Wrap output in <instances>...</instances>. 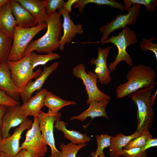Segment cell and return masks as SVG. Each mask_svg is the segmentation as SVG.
Instances as JSON below:
<instances>
[{"mask_svg": "<svg viewBox=\"0 0 157 157\" xmlns=\"http://www.w3.org/2000/svg\"><path fill=\"white\" fill-rule=\"evenodd\" d=\"M61 15L60 13L57 12L48 15L46 22L47 28L46 33L41 38L31 40L27 46L23 57L34 51L48 53H52L59 48L63 29Z\"/></svg>", "mask_w": 157, "mask_h": 157, "instance_id": "obj_1", "label": "cell"}, {"mask_svg": "<svg viewBox=\"0 0 157 157\" xmlns=\"http://www.w3.org/2000/svg\"><path fill=\"white\" fill-rule=\"evenodd\" d=\"M156 74L150 67L143 64L133 66L128 72L127 81L118 85L116 89L117 99H121L140 89L156 84Z\"/></svg>", "mask_w": 157, "mask_h": 157, "instance_id": "obj_2", "label": "cell"}, {"mask_svg": "<svg viewBox=\"0 0 157 157\" xmlns=\"http://www.w3.org/2000/svg\"><path fill=\"white\" fill-rule=\"evenodd\" d=\"M154 86H151L138 90L127 96L131 98L137 106L138 125L136 131L142 133L149 131L154 117L153 106L155 104L157 91L152 94Z\"/></svg>", "mask_w": 157, "mask_h": 157, "instance_id": "obj_3", "label": "cell"}, {"mask_svg": "<svg viewBox=\"0 0 157 157\" xmlns=\"http://www.w3.org/2000/svg\"><path fill=\"white\" fill-rule=\"evenodd\" d=\"M137 42L135 32L129 27L125 26L123 28L122 31L117 35H111L106 40L103 41L86 43H99L105 44L111 43L115 45L118 49V54L114 60L110 63L108 68L110 72L114 71L117 66L120 62L125 61L129 66L132 67L133 63L131 58L126 51L127 47L131 44H135Z\"/></svg>", "mask_w": 157, "mask_h": 157, "instance_id": "obj_4", "label": "cell"}, {"mask_svg": "<svg viewBox=\"0 0 157 157\" xmlns=\"http://www.w3.org/2000/svg\"><path fill=\"white\" fill-rule=\"evenodd\" d=\"M31 53L17 61H7L12 81L19 91L32 79L37 78L42 72L40 68L33 71L30 63Z\"/></svg>", "mask_w": 157, "mask_h": 157, "instance_id": "obj_5", "label": "cell"}, {"mask_svg": "<svg viewBox=\"0 0 157 157\" xmlns=\"http://www.w3.org/2000/svg\"><path fill=\"white\" fill-rule=\"evenodd\" d=\"M47 27L46 23L29 28H21L16 25L11 49L7 60L15 61L22 58L27 46L33 38Z\"/></svg>", "mask_w": 157, "mask_h": 157, "instance_id": "obj_6", "label": "cell"}, {"mask_svg": "<svg viewBox=\"0 0 157 157\" xmlns=\"http://www.w3.org/2000/svg\"><path fill=\"white\" fill-rule=\"evenodd\" d=\"M85 69L84 64H79L73 68L72 72L74 76L82 81L85 86L88 96L86 104L89 105L93 100L109 102L111 97L101 92L97 86V77L96 74L92 71L87 73Z\"/></svg>", "mask_w": 157, "mask_h": 157, "instance_id": "obj_7", "label": "cell"}, {"mask_svg": "<svg viewBox=\"0 0 157 157\" xmlns=\"http://www.w3.org/2000/svg\"><path fill=\"white\" fill-rule=\"evenodd\" d=\"M34 117L32 126L28 130L25 140L20 147L21 149H25L29 151L33 157H43L47 151V145L42 138L38 118Z\"/></svg>", "mask_w": 157, "mask_h": 157, "instance_id": "obj_8", "label": "cell"}, {"mask_svg": "<svg viewBox=\"0 0 157 157\" xmlns=\"http://www.w3.org/2000/svg\"><path fill=\"white\" fill-rule=\"evenodd\" d=\"M38 117L42 138L51 149V155L49 157H60L61 152L56 147L53 129L54 123L61 119V113H53L48 111L45 113L41 111Z\"/></svg>", "mask_w": 157, "mask_h": 157, "instance_id": "obj_9", "label": "cell"}, {"mask_svg": "<svg viewBox=\"0 0 157 157\" xmlns=\"http://www.w3.org/2000/svg\"><path fill=\"white\" fill-rule=\"evenodd\" d=\"M140 7L139 4L133 5L126 13L118 14L111 21L101 27L99 29L102 33L100 41L107 40L109 35L115 30L123 28L126 25H133L139 15Z\"/></svg>", "mask_w": 157, "mask_h": 157, "instance_id": "obj_10", "label": "cell"}, {"mask_svg": "<svg viewBox=\"0 0 157 157\" xmlns=\"http://www.w3.org/2000/svg\"><path fill=\"white\" fill-rule=\"evenodd\" d=\"M33 122L28 120L16 128L13 133L7 138L2 139L0 142V150L9 157H13L21 150L19 141L23 132L30 129Z\"/></svg>", "mask_w": 157, "mask_h": 157, "instance_id": "obj_11", "label": "cell"}, {"mask_svg": "<svg viewBox=\"0 0 157 157\" xmlns=\"http://www.w3.org/2000/svg\"><path fill=\"white\" fill-rule=\"evenodd\" d=\"M63 18L62 24L63 34L59 43V49L63 51L67 43H70L77 34H82L84 32L82 24L75 25L71 19L69 12L64 7L58 10Z\"/></svg>", "mask_w": 157, "mask_h": 157, "instance_id": "obj_12", "label": "cell"}, {"mask_svg": "<svg viewBox=\"0 0 157 157\" xmlns=\"http://www.w3.org/2000/svg\"><path fill=\"white\" fill-rule=\"evenodd\" d=\"M59 63L56 62L49 66H45L43 71L40 75L34 81H30L27 84L19 91L20 97L23 103L27 102L32 97L35 91H40L46 80L54 71L57 68Z\"/></svg>", "mask_w": 157, "mask_h": 157, "instance_id": "obj_13", "label": "cell"}, {"mask_svg": "<svg viewBox=\"0 0 157 157\" xmlns=\"http://www.w3.org/2000/svg\"><path fill=\"white\" fill-rule=\"evenodd\" d=\"M112 48L111 47H107L103 49L98 47L97 58H92L90 60V63L95 65L94 73L99 82L101 84H107L111 83L112 81L110 72L106 63L108 53Z\"/></svg>", "mask_w": 157, "mask_h": 157, "instance_id": "obj_14", "label": "cell"}, {"mask_svg": "<svg viewBox=\"0 0 157 157\" xmlns=\"http://www.w3.org/2000/svg\"><path fill=\"white\" fill-rule=\"evenodd\" d=\"M20 106L8 107L0 127L2 139L10 136L9 132L11 128L20 126L28 120V117L25 116L21 112Z\"/></svg>", "mask_w": 157, "mask_h": 157, "instance_id": "obj_15", "label": "cell"}, {"mask_svg": "<svg viewBox=\"0 0 157 157\" xmlns=\"http://www.w3.org/2000/svg\"><path fill=\"white\" fill-rule=\"evenodd\" d=\"M12 11L17 25L23 28L36 26L38 24L30 13L17 0L10 1Z\"/></svg>", "mask_w": 157, "mask_h": 157, "instance_id": "obj_16", "label": "cell"}, {"mask_svg": "<svg viewBox=\"0 0 157 157\" xmlns=\"http://www.w3.org/2000/svg\"><path fill=\"white\" fill-rule=\"evenodd\" d=\"M0 90L18 101L20 97L19 90L14 84L11 76L7 61L0 63Z\"/></svg>", "mask_w": 157, "mask_h": 157, "instance_id": "obj_17", "label": "cell"}, {"mask_svg": "<svg viewBox=\"0 0 157 157\" xmlns=\"http://www.w3.org/2000/svg\"><path fill=\"white\" fill-rule=\"evenodd\" d=\"M42 88L26 102L20 106L19 109L22 113L25 116H38L44 107L45 95L47 90Z\"/></svg>", "mask_w": 157, "mask_h": 157, "instance_id": "obj_18", "label": "cell"}, {"mask_svg": "<svg viewBox=\"0 0 157 157\" xmlns=\"http://www.w3.org/2000/svg\"><path fill=\"white\" fill-rule=\"evenodd\" d=\"M109 102L92 100L90 102L88 109L78 115L71 117L70 120L77 119L82 122L88 117H90L93 119L99 117H103L108 119V117L106 112V108Z\"/></svg>", "mask_w": 157, "mask_h": 157, "instance_id": "obj_19", "label": "cell"}, {"mask_svg": "<svg viewBox=\"0 0 157 157\" xmlns=\"http://www.w3.org/2000/svg\"><path fill=\"white\" fill-rule=\"evenodd\" d=\"M30 13L38 24L46 23L48 18L44 1L17 0Z\"/></svg>", "mask_w": 157, "mask_h": 157, "instance_id": "obj_20", "label": "cell"}, {"mask_svg": "<svg viewBox=\"0 0 157 157\" xmlns=\"http://www.w3.org/2000/svg\"><path fill=\"white\" fill-rule=\"evenodd\" d=\"M142 133L135 131L133 134L126 135L120 133L111 136L108 147L109 154L110 157H120L122 151L127 144L133 139L138 137Z\"/></svg>", "mask_w": 157, "mask_h": 157, "instance_id": "obj_21", "label": "cell"}, {"mask_svg": "<svg viewBox=\"0 0 157 157\" xmlns=\"http://www.w3.org/2000/svg\"><path fill=\"white\" fill-rule=\"evenodd\" d=\"M10 1L0 9V30L7 35L13 38L17 25Z\"/></svg>", "mask_w": 157, "mask_h": 157, "instance_id": "obj_22", "label": "cell"}, {"mask_svg": "<svg viewBox=\"0 0 157 157\" xmlns=\"http://www.w3.org/2000/svg\"><path fill=\"white\" fill-rule=\"evenodd\" d=\"M67 124L63 121L58 120L55 122L54 127L57 130L63 132L64 137L70 140L71 142L80 144L86 143L90 140L91 138L86 134H83L78 131L67 129L66 127Z\"/></svg>", "mask_w": 157, "mask_h": 157, "instance_id": "obj_23", "label": "cell"}, {"mask_svg": "<svg viewBox=\"0 0 157 157\" xmlns=\"http://www.w3.org/2000/svg\"><path fill=\"white\" fill-rule=\"evenodd\" d=\"M74 101L66 100L60 98L51 92L47 90L44 101V107L48 109V111L57 113L63 107L71 105H75Z\"/></svg>", "mask_w": 157, "mask_h": 157, "instance_id": "obj_24", "label": "cell"}, {"mask_svg": "<svg viewBox=\"0 0 157 157\" xmlns=\"http://www.w3.org/2000/svg\"><path fill=\"white\" fill-rule=\"evenodd\" d=\"M90 3L99 5H106L122 11L126 10L124 5L115 0H77L72 6L78 8L80 14H81L85 7V5Z\"/></svg>", "mask_w": 157, "mask_h": 157, "instance_id": "obj_25", "label": "cell"}, {"mask_svg": "<svg viewBox=\"0 0 157 157\" xmlns=\"http://www.w3.org/2000/svg\"><path fill=\"white\" fill-rule=\"evenodd\" d=\"M13 42V38L0 30V63L7 61Z\"/></svg>", "mask_w": 157, "mask_h": 157, "instance_id": "obj_26", "label": "cell"}, {"mask_svg": "<svg viewBox=\"0 0 157 157\" xmlns=\"http://www.w3.org/2000/svg\"><path fill=\"white\" fill-rule=\"evenodd\" d=\"M60 58L59 54L53 52L44 55H40L32 51L31 53L30 60L33 70L38 66L45 65L49 61Z\"/></svg>", "mask_w": 157, "mask_h": 157, "instance_id": "obj_27", "label": "cell"}, {"mask_svg": "<svg viewBox=\"0 0 157 157\" xmlns=\"http://www.w3.org/2000/svg\"><path fill=\"white\" fill-rule=\"evenodd\" d=\"M111 136L107 134L97 135V149L95 151L91 153V157H107L104 155L103 151L105 148L110 146Z\"/></svg>", "mask_w": 157, "mask_h": 157, "instance_id": "obj_28", "label": "cell"}, {"mask_svg": "<svg viewBox=\"0 0 157 157\" xmlns=\"http://www.w3.org/2000/svg\"><path fill=\"white\" fill-rule=\"evenodd\" d=\"M87 144V143L77 144L71 142L67 144L61 143L59 145L61 151L60 157H76L78 151Z\"/></svg>", "mask_w": 157, "mask_h": 157, "instance_id": "obj_29", "label": "cell"}, {"mask_svg": "<svg viewBox=\"0 0 157 157\" xmlns=\"http://www.w3.org/2000/svg\"><path fill=\"white\" fill-rule=\"evenodd\" d=\"M152 138V136L149 131H144L139 136L130 141L124 149H128L135 147H142Z\"/></svg>", "mask_w": 157, "mask_h": 157, "instance_id": "obj_30", "label": "cell"}, {"mask_svg": "<svg viewBox=\"0 0 157 157\" xmlns=\"http://www.w3.org/2000/svg\"><path fill=\"white\" fill-rule=\"evenodd\" d=\"M124 6L127 11L131 7L132 4L142 5L149 12L153 11L157 6L156 0H124Z\"/></svg>", "mask_w": 157, "mask_h": 157, "instance_id": "obj_31", "label": "cell"}, {"mask_svg": "<svg viewBox=\"0 0 157 157\" xmlns=\"http://www.w3.org/2000/svg\"><path fill=\"white\" fill-rule=\"evenodd\" d=\"M46 12L48 15L55 13L56 10L63 7L65 3L63 0H46L44 1Z\"/></svg>", "mask_w": 157, "mask_h": 157, "instance_id": "obj_32", "label": "cell"}, {"mask_svg": "<svg viewBox=\"0 0 157 157\" xmlns=\"http://www.w3.org/2000/svg\"><path fill=\"white\" fill-rule=\"evenodd\" d=\"M122 157H148L147 151H143L140 147L130 149H123L122 151Z\"/></svg>", "mask_w": 157, "mask_h": 157, "instance_id": "obj_33", "label": "cell"}, {"mask_svg": "<svg viewBox=\"0 0 157 157\" xmlns=\"http://www.w3.org/2000/svg\"><path fill=\"white\" fill-rule=\"evenodd\" d=\"M155 39L156 38L155 37H153L150 39L144 38L140 42V48L144 51L149 50L153 52L157 60V44L152 42V40Z\"/></svg>", "mask_w": 157, "mask_h": 157, "instance_id": "obj_34", "label": "cell"}, {"mask_svg": "<svg viewBox=\"0 0 157 157\" xmlns=\"http://www.w3.org/2000/svg\"><path fill=\"white\" fill-rule=\"evenodd\" d=\"M0 105L13 107L20 105V103L0 90Z\"/></svg>", "mask_w": 157, "mask_h": 157, "instance_id": "obj_35", "label": "cell"}, {"mask_svg": "<svg viewBox=\"0 0 157 157\" xmlns=\"http://www.w3.org/2000/svg\"><path fill=\"white\" fill-rule=\"evenodd\" d=\"M157 146V139L156 138L150 139L142 147L141 149L143 151H146L148 149L152 147Z\"/></svg>", "mask_w": 157, "mask_h": 157, "instance_id": "obj_36", "label": "cell"}, {"mask_svg": "<svg viewBox=\"0 0 157 157\" xmlns=\"http://www.w3.org/2000/svg\"><path fill=\"white\" fill-rule=\"evenodd\" d=\"M13 157H33L32 154L25 149H22L19 152Z\"/></svg>", "mask_w": 157, "mask_h": 157, "instance_id": "obj_37", "label": "cell"}, {"mask_svg": "<svg viewBox=\"0 0 157 157\" xmlns=\"http://www.w3.org/2000/svg\"><path fill=\"white\" fill-rule=\"evenodd\" d=\"M8 107L0 105V127L1 126L3 118L7 111Z\"/></svg>", "mask_w": 157, "mask_h": 157, "instance_id": "obj_38", "label": "cell"}, {"mask_svg": "<svg viewBox=\"0 0 157 157\" xmlns=\"http://www.w3.org/2000/svg\"><path fill=\"white\" fill-rule=\"evenodd\" d=\"M77 0H68L65 3L63 6L67 11L70 13L72 11V6Z\"/></svg>", "mask_w": 157, "mask_h": 157, "instance_id": "obj_39", "label": "cell"}, {"mask_svg": "<svg viewBox=\"0 0 157 157\" xmlns=\"http://www.w3.org/2000/svg\"><path fill=\"white\" fill-rule=\"evenodd\" d=\"M9 1V0H0V9Z\"/></svg>", "mask_w": 157, "mask_h": 157, "instance_id": "obj_40", "label": "cell"}, {"mask_svg": "<svg viewBox=\"0 0 157 157\" xmlns=\"http://www.w3.org/2000/svg\"><path fill=\"white\" fill-rule=\"evenodd\" d=\"M1 157H9L1 151Z\"/></svg>", "mask_w": 157, "mask_h": 157, "instance_id": "obj_41", "label": "cell"}, {"mask_svg": "<svg viewBox=\"0 0 157 157\" xmlns=\"http://www.w3.org/2000/svg\"><path fill=\"white\" fill-rule=\"evenodd\" d=\"M2 139V137L1 134V133L0 132V142H1Z\"/></svg>", "mask_w": 157, "mask_h": 157, "instance_id": "obj_42", "label": "cell"}, {"mask_svg": "<svg viewBox=\"0 0 157 157\" xmlns=\"http://www.w3.org/2000/svg\"><path fill=\"white\" fill-rule=\"evenodd\" d=\"M1 150H0V157H1Z\"/></svg>", "mask_w": 157, "mask_h": 157, "instance_id": "obj_43", "label": "cell"}]
</instances>
